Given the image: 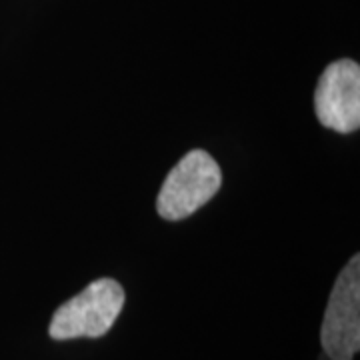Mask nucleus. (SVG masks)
I'll return each mask as SVG.
<instances>
[{
	"instance_id": "obj_4",
	"label": "nucleus",
	"mask_w": 360,
	"mask_h": 360,
	"mask_svg": "<svg viewBox=\"0 0 360 360\" xmlns=\"http://www.w3.org/2000/svg\"><path fill=\"white\" fill-rule=\"evenodd\" d=\"M314 110L322 127L340 134L356 132L360 127V66L359 63L342 58L326 66L322 72Z\"/></svg>"
},
{
	"instance_id": "obj_2",
	"label": "nucleus",
	"mask_w": 360,
	"mask_h": 360,
	"mask_svg": "<svg viewBox=\"0 0 360 360\" xmlns=\"http://www.w3.org/2000/svg\"><path fill=\"white\" fill-rule=\"evenodd\" d=\"M222 172L219 162L205 150H191L168 172L158 193L156 210L165 220H182L220 191Z\"/></svg>"
},
{
	"instance_id": "obj_3",
	"label": "nucleus",
	"mask_w": 360,
	"mask_h": 360,
	"mask_svg": "<svg viewBox=\"0 0 360 360\" xmlns=\"http://www.w3.org/2000/svg\"><path fill=\"white\" fill-rule=\"evenodd\" d=\"M324 354L330 360H352L360 348V257L348 260L338 274L321 328Z\"/></svg>"
},
{
	"instance_id": "obj_1",
	"label": "nucleus",
	"mask_w": 360,
	"mask_h": 360,
	"mask_svg": "<svg viewBox=\"0 0 360 360\" xmlns=\"http://www.w3.org/2000/svg\"><path fill=\"white\" fill-rule=\"evenodd\" d=\"M124 307V288L112 278L90 283L54 312L49 335L52 340L101 338L118 319Z\"/></svg>"
}]
</instances>
